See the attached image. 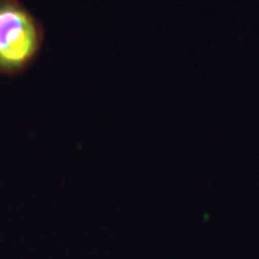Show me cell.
<instances>
[{
	"mask_svg": "<svg viewBox=\"0 0 259 259\" xmlns=\"http://www.w3.org/2000/svg\"><path fill=\"white\" fill-rule=\"evenodd\" d=\"M40 46L35 21L15 0H0V72L22 70Z\"/></svg>",
	"mask_w": 259,
	"mask_h": 259,
	"instance_id": "6da1fadb",
	"label": "cell"
}]
</instances>
